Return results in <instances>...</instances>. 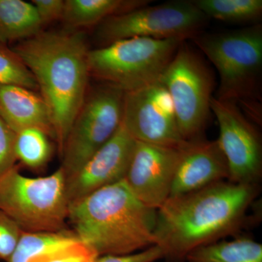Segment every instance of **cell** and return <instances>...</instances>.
Instances as JSON below:
<instances>
[{
    "instance_id": "obj_1",
    "label": "cell",
    "mask_w": 262,
    "mask_h": 262,
    "mask_svg": "<svg viewBox=\"0 0 262 262\" xmlns=\"http://www.w3.org/2000/svg\"><path fill=\"white\" fill-rule=\"evenodd\" d=\"M259 192V185L223 181L169 198L157 210L154 232L163 259L185 262L192 250L237 233Z\"/></svg>"
},
{
    "instance_id": "obj_2",
    "label": "cell",
    "mask_w": 262,
    "mask_h": 262,
    "mask_svg": "<svg viewBox=\"0 0 262 262\" xmlns=\"http://www.w3.org/2000/svg\"><path fill=\"white\" fill-rule=\"evenodd\" d=\"M37 82L54 129L60 155L88 94L89 70L83 33L41 32L13 48Z\"/></svg>"
},
{
    "instance_id": "obj_3",
    "label": "cell",
    "mask_w": 262,
    "mask_h": 262,
    "mask_svg": "<svg viewBox=\"0 0 262 262\" xmlns=\"http://www.w3.org/2000/svg\"><path fill=\"white\" fill-rule=\"evenodd\" d=\"M157 210L133 194L125 180L70 205L73 232L98 256L126 255L155 246Z\"/></svg>"
},
{
    "instance_id": "obj_4",
    "label": "cell",
    "mask_w": 262,
    "mask_h": 262,
    "mask_svg": "<svg viewBox=\"0 0 262 262\" xmlns=\"http://www.w3.org/2000/svg\"><path fill=\"white\" fill-rule=\"evenodd\" d=\"M184 40L134 37L90 50V77L127 93L155 83Z\"/></svg>"
},
{
    "instance_id": "obj_5",
    "label": "cell",
    "mask_w": 262,
    "mask_h": 262,
    "mask_svg": "<svg viewBox=\"0 0 262 262\" xmlns=\"http://www.w3.org/2000/svg\"><path fill=\"white\" fill-rule=\"evenodd\" d=\"M70 203L66 177L60 167L51 175L30 178L18 167L0 176V211L24 232H58L65 229Z\"/></svg>"
},
{
    "instance_id": "obj_6",
    "label": "cell",
    "mask_w": 262,
    "mask_h": 262,
    "mask_svg": "<svg viewBox=\"0 0 262 262\" xmlns=\"http://www.w3.org/2000/svg\"><path fill=\"white\" fill-rule=\"evenodd\" d=\"M193 39L220 75L215 98L236 103L254 97L262 68L261 25Z\"/></svg>"
},
{
    "instance_id": "obj_7",
    "label": "cell",
    "mask_w": 262,
    "mask_h": 262,
    "mask_svg": "<svg viewBox=\"0 0 262 262\" xmlns=\"http://www.w3.org/2000/svg\"><path fill=\"white\" fill-rule=\"evenodd\" d=\"M206 20L192 1L174 0L113 15L98 25L96 36L102 47L134 37L185 41L198 35Z\"/></svg>"
},
{
    "instance_id": "obj_8",
    "label": "cell",
    "mask_w": 262,
    "mask_h": 262,
    "mask_svg": "<svg viewBox=\"0 0 262 262\" xmlns=\"http://www.w3.org/2000/svg\"><path fill=\"white\" fill-rule=\"evenodd\" d=\"M159 81L171 98L183 139H201L213 89V77L204 62L183 42Z\"/></svg>"
},
{
    "instance_id": "obj_9",
    "label": "cell",
    "mask_w": 262,
    "mask_h": 262,
    "mask_svg": "<svg viewBox=\"0 0 262 262\" xmlns=\"http://www.w3.org/2000/svg\"><path fill=\"white\" fill-rule=\"evenodd\" d=\"M125 93L102 84L88 93L72 124L61 155L70 178L115 134L122 122Z\"/></svg>"
},
{
    "instance_id": "obj_10",
    "label": "cell",
    "mask_w": 262,
    "mask_h": 262,
    "mask_svg": "<svg viewBox=\"0 0 262 262\" xmlns=\"http://www.w3.org/2000/svg\"><path fill=\"white\" fill-rule=\"evenodd\" d=\"M211 110L220 127L217 141L228 163L229 182L259 185L262 144L257 129L232 101L213 97Z\"/></svg>"
},
{
    "instance_id": "obj_11",
    "label": "cell",
    "mask_w": 262,
    "mask_h": 262,
    "mask_svg": "<svg viewBox=\"0 0 262 262\" xmlns=\"http://www.w3.org/2000/svg\"><path fill=\"white\" fill-rule=\"evenodd\" d=\"M122 124L136 141L169 147L186 142L179 132L171 98L160 81L125 93Z\"/></svg>"
},
{
    "instance_id": "obj_12",
    "label": "cell",
    "mask_w": 262,
    "mask_h": 262,
    "mask_svg": "<svg viewBox=\"0 0 262 262\" xmlns=\"http://www.w3.org/2000/svg\"><path fill=\"white\" fill-rule=\"evenodd\" d=\"M181 146L169 147L136 141L124 180L133 194L148 208L159 209L170 196Z\"/></svg>"
},
{
    "instance_id": "obj_13",
    "label": "cell",
    "mask_w": 262,
    "mask_h": 262,
    "mask_svg": "<svg viewBox=\"0 0 262 262\" xmlns=\"http://www.w3.org/2000/svg\"><path fill=\"white\" fill-rule=\"evenodd\" d=\"M136 140L122 122L110 139L70 178L66 179L70 205L103 187L124 180Z\"/></svg>"
},
{
    "instance_id": "obj_14",
    "label": "cell",
    "mask_w": 262,
    "mask_h": 262,
    "mask_svg": "<svg viewBox=\"0 0 262 262\" xmlns=\"http://www.w3.org/2000/svg\"><path fill=\"white\" fill-rule=\"evenodd\" d=\"M229 177V166L218 141L198 139L181 146L170 196L195 192Z\"/></svg>"
},
{
    "instance_id": "obj_15",
    "label": "cell",
    "mask_w": 262,
    "mask_h": 262,
    "mask_svg": "<svg viewBox=\"0 0 262 262\" xmlns=\"http://www.w3.org/2000/svg\"><path fill=\"white\" fill-rule=\"evenodd\" d=\"M0 117L15 133L36 128L56 139L49 108L36 91L20 86H0Z\"/></svg>"
},
{
    "instance_id": "obj_16",
    "label": "cell",
    "mask_w": 262,
    "mask_h": 262,
    "mask_svg": "<svg viewBox=\"0 0 262 262\" xmlns=\"http://www.w3.org/2000/svg\"><path fill=\"white\" fill-rule=\"evenodd\" d=\"M144 0H67L62 20L70 30L99 25L113 15L149 4Z\"/></svg>"
},
{
    "instance_id": "obj_17",
    "label": "cell",
    "mask_w": 262,
    "mask_h": 262,
    "mask_svg": "<svg viewBox=\"0 0 262 262\" xmlns=\"http://www.w3.org/2000/svg\"><path fill=\"white\" fill-rule=\"evenodd\" d=\"M42 27L32 3L0 0V44L29 39L42 32Z\"/></svg>"
},
{
    "instance_id": "obj_18",
    "label": "cell",
    "mask_w": 262,
    "mask_h": 262,
    "mask_svg": "<svg viewBox=\"0 0 262 262\" xmlns=\"http://www.w3.org/2000/svg\"><path fill=\"white\" fill-rule=\"evenodd\" d=\"M185 262H262V245L244 237L217 241L192 250Z\"/></svg>"
},
{
    "instance_id": "obj_19",
    "label": "cell",
    "mask_w": 262,
    "mask_h": 262,
    "mask_svg": "<svg viewBox=\"0 0 262 262\" xmlns=\"http://www.w3.org/2000/svg\"><path fill=\"white\" fill-rule=\"evenodd\" d=\"M207 18L229 23L257 20L262 14L261 0H192Z\"/></svg>"
},
{
    "instance_id": "obj_20",
    "label": "cell",
    "mask_w": 262,
    "mask_h": 262,
    "mask_svg": "<svg viewBox=\"0 0 262 262\" xmlns=\"http://www.w3.org/2000/svg\"><path fill=\"white\" fill-rule=\"evenodd\" d=\"M49 137L36 128L24 129L16 133L15 155L24 165L33 170L42 168L51 160L53 146Z\"/></svg>"
},
{
    "instance_id": "obj_21",
    "label": "cell",
    "mask_w": 262,
    "mask_h": 262,
    "mask_svg": "<svg viewBox=\"0 0 262 262\" xmlns=\"http://www.w3.org/2000/svg\"><path fill=\"white\" fill-rule=\"evenodd\" d=\"M75 235L73 231L23 232L14 252L8 262H28L30 258L45 250L64 242Z\"/></svg>"
},
{
    "instance_id": "obj_22",
    "label": "cell",
    "mask_w": 262,
    "mask_h": 262,
    "mask_svg": "<svg viewBox=\"0 0 262 262\" xmlns=\"http://www.w3.org/2000/svg\"><path fill=\"white\" fill-rule=\"evenodd\" d=\"M3 85L39 91L35 78L20 57L8 46L0 44V86Z\"/></svg>"
},
{
    "instance_id": "obj_23",
    "label": "cell",
    "mask_w": 262,
    "mask_h": 262,
    "mask_svg": "<svg viewBox=\"0 0 262 262\" xmlns=\"http://www.w3.org/2000/svg\"><path fill=\"white\" fill-rule=\"evenodd\" d=\"M98 256L77 236L45 250L28 262H96Z\"/></svg>"
},
{
    "instance_id": "obj_24",
    "label": "cell",
    "mask_w": 262,
    "mask_h": 262,
    "mask_svg": "<svg viewBox=\"0 0 262 262\" xmlns=\"http://www.w3.org/2000/svg\"><path fill=\"white\" fill-rule=\"evenodd\" d=\"M23 232L14 221L0 211V259L8 262Z\"/></svg>"
},
{
    "instance_id": "obj_25",
    "label": "cell",
    "mask_w": 262,
    "mask_h": 262,
    "mask_svg": "<svg viewBox=\"0 0 262 262\" xmlns=\"http://www.w3.org/2000/svg\"><path fill=\"white\" fill-rule=\"evenodd\" d=\"M15 136L16 133L0 117V176L16 165Z\"/></svg>"
},
{
    "instance_id": "obj_26",
    "label": "cell",
    "mask_w": 262,
    "mask_h": 262,
    "mask_svg": "<svg viewBox=\"0 0 262 262\" xmlns=\"http://www.w3.org/2000/svg\"><path fill=\"white\" fill-rule=\"evenodd\" d=\"M161 259H163V251L155 245L130 254L98 256L96 262H155Z\"/></svg>"
},
{
    "instance_id": "obj_27",
    "label": "cell",
    "mask_w": 262,
    "mask_h": 262,
    "mask_svg": "<svg viewBox=\"0 0 262 262\" xmlns=\"http://www.w3.org/2000/svg\"><path fill=\"white\" fill-rule=\"evenodd\" d=\"M32 5L42 26L63 18L65 6L63 0H33Z\"/></svg>"
}]
</instances>
